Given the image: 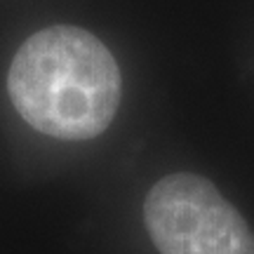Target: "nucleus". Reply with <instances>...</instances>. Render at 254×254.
<instances>
[{
  "label": "nucleus",
  "instance_id": "nucleus-1",
  "mask_svg": "<svg viewBox=\"0 0 254 254\" xmlns=\"http://www.w3.org/2000/svg\"><path fill=\"white\" fill-rule=\"evenodd\" d=\"M7 92L33 129L64 141H87L116 118L120 68L94 33L59 24L33 33L17 50Z\"/></svg>",
  "mask_w": 254,
  "mask_h": 254
},
{
  "label": "nucleus",
  "instance_id": "nucleus-2",
  "mask_svg": "<svg viewBox=\"0 0 254 254\" xmlns=\"http://www.w3.org/2000/svg\"><path fill=\"white\" fill-rule=\"evenodd\" d=\"M160 254H254V233L217 186L190 172L163 177L144 202Z\"/></svg>",
  "mask_w": 254,
  "mask_h": 254
}]
</instances>
